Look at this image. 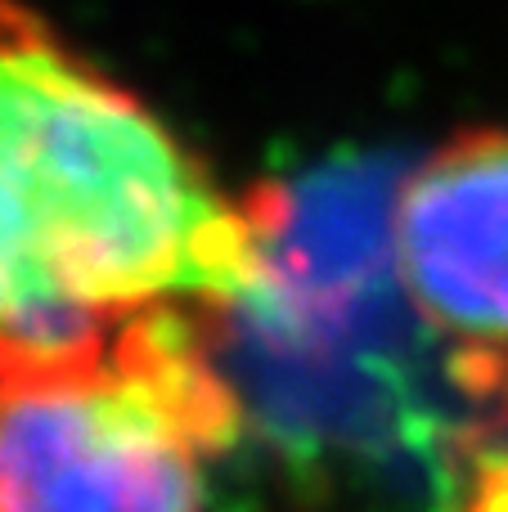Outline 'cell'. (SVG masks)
I'll use <instances>...</instances> for the list:
<instances>
[{"mask_svg":"<svg viewBox=\"0 0 508 512\" xmlns=\"http://www.w3.org/2000/svg\"><path fill=\"white\" fill-rule=\"evenodd\" d=\"M257 270V198L0 0V387L104 360L144 310L225 306Z\"/></svg>","mask_w":508,"mask_h":512,"instance_id":"6da1fadb","label":"cell"},{"mask_svg":"<svg viewBox=\"0 0 508 512\" xmlns=\"http://www.w3.org/2000/svg\"><path fill=\"white\" fill-rule=\"evenodd\" d=\"M243 400L203 306H158L104 360L0 387V512H203Z\"/></svg>","mask_w":508,"mask_h":512,"instance_id":"7a4b0ae2","label":"cell"},{"mask_svg":"<svg viewBox=\"0 0 508 512\" xmlns=\"http://www.w3.org/2000/svg\"><path fill=\"white\" fill-rule=\"evenodd\" d=\"M392 261L464 396L508 360V126L450 135L396 180Z\"/></svg>","mask_w":508,"mask_h":512,"instance_id":"3957f363","label":"cell"},{"mask_svg":"<svg viewBox=\"0 0 508 512\" xmlns=\"http://www.w3.org/2000/svg\"><path fill=\"white\" fill-rule=\"evenodd\" d=\"M468 405L482 409V414H491L500 427H508V360L495 364V369H486L482 378H473L464 387Z\"/></svg>","mask_w":508,"mask_h":512,"instance_id":"277c9868","label":"cell"}]
</instances>
